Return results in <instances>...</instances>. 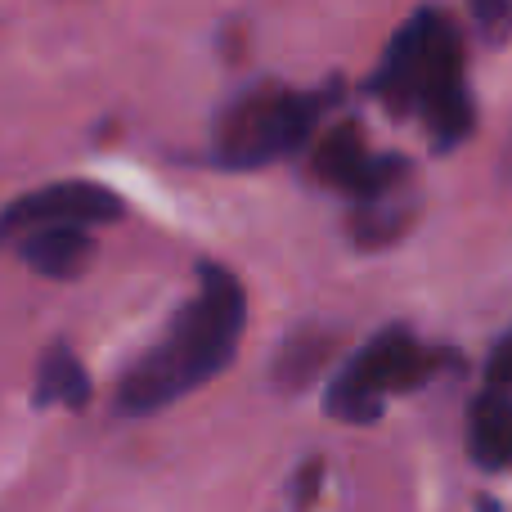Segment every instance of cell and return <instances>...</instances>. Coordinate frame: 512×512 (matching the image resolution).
<instances>
[{
	"label": "cell",
	"mask_w": 512,
	"mask_h": 512,
	"mask_svg": "<svg viewBox=\"0 0 512 512\" xmlns=\"http://www.w3.org/2000/svg\"><path fill=\"white\" fill-rule=\"evenodd\" d=\"M243 319H248V301H243L239 279L221 265H203L198 292L171 319L167 337L144 360H135L131 373L122 378L117 409L126 418H144L176 405L180 396L198 391L203 382H212L234 360Z\"/></svg>",
	"instance_id": "obj_1"
},
{
	"label": "cell",
	"mask_w": 512,
	"mask_h": 512,
	"mask_svg": "<svg viewBox=\"0 0 512 512\" xmlns=\"http://www.w3.org/2000/svg\"><path fill=\"white\" fill-rule=\"evenodd\" d=\"M369 95H378L396 117H418L436 153L468 140L477 108L463 72V32L445 9H418L396 27L369 77Z\"/></svg>",
	"instance_id": "obj_2"
},
{
	"label": "cell",
	"mask_w": 512,
	"mask_h": 512,
	"mask_svg": "<svg viewBox=\"0 0 512 512\" xmlns=\"http://www.w3.org/2000/svg\"><path fill=\"white\" fill-rule=\"evenodd\" d=\"M342 99V81L319 90H292L283 81H256L221 108L212 131V158L230 171H256L292 158L315 140L319 117Z\"/></svg>",
	"instance_id": "obj_3"
},
{
	"label": "cell",
	"mask_w": 512,
	"mask_h": 512,
	"mask_svg": "<svg viewBox=\"0 0 512 512\" xmlns=\"http://www.w3.org/2000/svg\"><path fill=\"white\" fill-rule=\"evenodd\" d=\"M427 373H432V355L409 337V328H382L333 378L328 414L342 423H373L382 414V400L423 387Z\"/></svg>",
	"instance_id": "obj_4"
},
{
	"label": "cell",
	"mask_w": 512,
	"mask_h": 512,
	"mask_svg": "<svg viewBox=\"0 0 512 512\" xmlns=\"http://www.w3.org/2000/svg\"><path fill=\"white\" fill-rule=\"evenodd\" d=\"M122 198L108 185L95 180H59V185H41L32 194L14 198L0 212V248L18 243L23 234L41 230V225H108L122 221Z\"/></svg>",
	"instance_id": "obj_5"
},
{
	"label": "cell",
	"mask_w": 512,
	"mask_h": 512,
	"mask_svg": "<svg viewBox=\"0 0 512 512\" xmlns=\"http://www.w3.org/2000/svg\"><path fill=\"white\" fill-rule=\"evenodd\" d=\"M382 162H387V153L369 149L360 122L328 126V131L315 140V153H310V171H315V180L328 185V189H342L346 198L364 194V189L378 180Z\"/></svg>",
	"instance_id": "obj_6"
},
{
	"label": "cell",
	"mask_w": 512,
	"mask_h": 512,
	"mask_svg": "<svg viewBox=\"0 0 512 512\" xmlns=\"http://www.w3.org/2000/svg\"><path fill=\"white\" fill-rule=\"evenodd\" d=\"M418 212V194H414V167L391 176L387 185L369 189L364 198H355V216H351V234L360 248H382V243L400 239L409 230Z\"/></svg>",
	"instance_id": "obj_7"
},
{
	"label": "cell",
	"mask_w": 512,
	"mask_h": 512,
	"mask_svg": "<svg viewBox=\"0 0 512 512\" xmlns=\"http://www.w3.org/2000/svg\"><path fill=\"white\" fill-rule=\"evenodd\" d=\"M18 256L45 279H77L95 256L90 225H41L18 239Z\"/></svg>",
	"instance_id": "obj_8"
},
{
	"label": "cell",
	"mask_w": 512,
	"mask_h": 512,
	"mask_svg": "<svg viewBox=\"0 0 512 512\" xmlns=\"http://www.w3.org/2000/svg\"><path fill=\"white\" fill-rule=\"evenodd\" d=\"M468 454L486 472L512 468V396H508V387H490L472 400Z\"/></svg>",
	"instance_id": "obj_9"
},
{
	"label": "cell",
	"mask_w": 512,
	"mask_h": 512,
	"mask_svg": "<svg viewBox=\"0 0 512 512\" xmlns=\"http://www.w3.org/2000/svg\"><path fill=\"white\" fill-rule=\"evenodd\" d=\"M90 400V378L81 369V360L68 346H50L36 373V405H63V409H81Z\"/></svg>",
	"instance_id": "obj_10"
},
{
	"label": "cell",
	"mask_w": 512,
	"mask_h": 512,
	"mask_svg": "<svg viewBox=\"0 0 512 512\" xmlns=\"http://www.w3.org/2000/svg\"><path fill=\"white\" fill-rule=\"evenodd\" d=\"M468 14L486 45H504L512 36V0H468Z\"/></svg>",
	"instance_id": "obj_11"
},
{
	"label": "cell",
	"mask_w": 512,
	"mask_h": 512,
	"mask_svg": "<svg viewBox=\"0 0 512 512\" xmlns=\"http://www.w3.org/2000/svg\"><path fill=\"white\" fill-rule=\"evenodd\" d=\"M486 378H490V387H512V333H504L495 342V351L486 360Z\"/></svg>",
	"instance_id": "obj_12"
},
{
	"label": "cell",
	"mask_w": 512,
	"mask_h": 512,
	"mask_svg": "<svg viewBox=\"0 0 512 512\" xmlns=\"http://www.w3.org/2000/svg\"><path fill=\"white\" fill-rule=\"evenodd\" d=\"M310 495H319V463L301 468V477H297V495H292L297 512H306V508H310Z\"/></svg>",
	"instance_id": "obj_13"
},
{
	"label": "cell",
	"mask_w": 512,
	"mask_h": 512,
	"mask_svg": "<svg viewBox=\"0 0 512 512\" xmlns=\"http://www.w3.org/2000/svg\"><path fill=\"white\" fill-rule=\"evenodd\" d=\"M499 180L512 185V131H508V140H504V153H499Z\"/></svg>",
	"instance_id": "obj_14"
}]
</instances>
